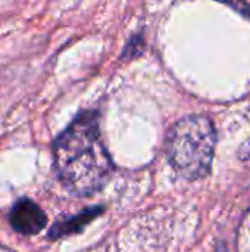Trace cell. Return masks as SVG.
Returning a JSON list of instances; mask_svg holds the SVG:
<instances>
[{
	"label": "cell",
	"mask_w": 250,
	"mask_h": 252,
	"mask_svg": "<svg viewBox=\"0 0 250 252\" xmlns=\"http://www.w3.org/2000/svg\"><path fill=\"white\" fill-rule=\"evenodd\" d=\"M53 164L62 186L75 196H91L108 185L115 167L96 111L81 112L56 137Z\"/></svg>",
	"instance_id": "cell-1"
},
{
	"label": "cell",
	"mask_w": 250,
	"mask_h": 252,
	"mask_svg": "<svg viewBox=\"0 0 250 252\" xmlns=\"http://www.w3.org/2000/svg\"><path fill=\"white\" fill-rule=\"evenodd\" d=\"M215 145L217 131L208 117H184L168 131L167 158L181 179L199 180L211 170Z\"/></svg>",
	"instance_id": "cell-2"
},
{
	"label": "cell",
	"mask_w": 250,
	"mask_h": 252,
	"mask_svg": "<svg viewBox=\"0 0 250 252\" xmlns=\"http://www.w3.org/2000/svg\"><path fill=\"white\" fill-rule=\"evenodd\" d=\"M9 223L16 233L32 236L46 227L47 217L34 201L22 198L12 207L9 213Z\"/></svg>",
	"instance_id": "cell-3"
},
{
	"label": "cell",
	"mask_w": 250,
	"mask_h": 252,
	"mask_svg": "<svg viewBox=\"0 0 250 252\" xmlns=\"http://www.w3.org/2000/svg\"><path fill=\"white\" fill-rule=\"evenodd\" d=\"M102 213H103L102 207H91V208H87V210L81 211L80 214H77L74 217L56 221L52 226V229L49 230V239L55 241V239H60V238H66V236H71V235L81 233Z\"/></svg>",
	"instance_id": "cell-4"
},
{
	"label": "cell",
	"mask_w": 250,
	"mask_h": 252,
	"mask_svg": "<svg viewBox=\"0 0 250 252\" xmlns=\"http://www.w3.org/2000/svg\"><path fill=\"white\" fill-rule=\"evenodd\" d=\"M218 252H227V251H225V248H224V247H221V248L218 250Z\"/></svg>",
	"instance_id": "cell-5"
}]
</instances>
